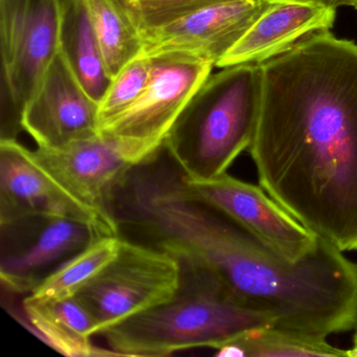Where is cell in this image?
Segmentation results:
<instances>
[{"instance_id":"cell-1","label":"cell","mask_w":357,"mask_h":357,"mask_svg":"<svg viewBox=\"0 0 357 357\" xmlns=\"http://www.w3.org/2000/svg\"><path fill=\"white\" fill-rule=\"evenodd\" d=\"M248 151L261 187L342 252L357 250V45L315 33L259 64Z\"/></svg>"},{"instance_id":"cell-2","label":"cell","mask_w":357,"mask_h":357,"mask_svg":"<svg viewBox=\"0 0 357 357\" xmlns=\"http://www.w3.org/2000/svg\"><path fill=\"white\" fill-rule=\"evenodd\" d=\"M267 326H275L271 317L238 302L216 275L181 264V285L170 301L100 335L119 356H168L189 349L216 350L248 330Z\"/></svg>"},{"instance_id":"cell-3","label":"cell","mask_w":357,"mask_h":357,"mask_svg":"<svg viewBox=\"0 0 357 357\" xmlns=\"http://www.w3.org/2000/svg\"><path fill=\"white\" fill-rule=\"evenodd\" d=\"M262 74L256 63L223 68L195 91L167 135L164 148L187 178L227 172L250 148L260 112Z\"/></svg>"},{"instance_id":"cell-4","label":"cell","mask_w":357,"mask_h":357,"mask_svg":"<svg viewBox=\"0 0 357 357\" xmlns=\"http://www.w3.org/2000/svg\"><path fill=\"white\" fill-rule=\"evenodd\" d=\"M60 20V0H0V139L24 130V107L59 54Z\"/></svg>"},{"instance_id":"cell-5","label":"cell","mask_w":357,"mask_h":357,"mask_svg":"<svg viewBox=\"0 0 357 357\" xmlns=\"http://www.w3.org/2000/svg\"><path fill=\"white\" fill-rule=\"evenodd\" d=\"M160 146L98 135L59 148L31 150L33 160L64 189L121 236L114 202L121 185L137 167L153 160Z\"/></svg>"},{"instance_id":"cell-6","label":"cell","mask_w":357,"mask_h":357,"mask_svg":"<svg viewBox=\"0 0 357 357\" xmlns=\"http://www.w3.org/2000/svg\"><path fill=\"white\" fill-rule=\"evenodd\" d=\"M181 264L172 255L122 238L118 256L77 298L98 323V334L170 301L178 290Z\"/></svg>"},{"instance_id":"cell-7","label":"cell","mask_w":357,"mask_h":357,"mask_svg":"<svg viewBox=\"0 0 357 357\" xmlns=\"http://www.w3.org/2000/svg\"><path fill=\"white\" fill-rule=\"evenodd\" d=\"M151 59V77L143 95L102 127L100 135L164 147L179 114L215 68L212 62L176 54Z\"/></svg>"},{"instance_id":"cell-8","label":"cell","mask_w":357,"mask_h":357,"mask_svg":"<svg viewBox=\"0 0 357 357\" xmlns=\"http://www.w3.org/2000/svg\"><path fill=\"white\" fill-rule=\"evenodd\" d=\"M183 181L194 197L227 215L289 260H300L317 248L319 237L261 185L257 187L227 173L204 181L183 175Z\"/></svg>"},{"instance_id":"cell-9","label":"cell","mask_w":357,"mask_h":357,"mask_svg":"<svg viewBox=\"0 0 357 357\" xmlns=\"http://www.w3.org/2000/svg\"><path fill=\"white\" fill-rule=\"evenodd\" d=\"M33 218H66L114 235L101 219L64 189L17 139H0V225Z\"/></svg>"},{"instance_id":"cell-10","label":"cell","mask_w":357,"mask_h":357,"mask_svg":"<svg viewBox=\"0 0 357 357\" xmlns=\"http://www.w3.org/2000/svg\"><path fill=\"white\" fill-rule=\"evenodd\" d=\"M22 123L39 148L62 147L100 135L99 103L58 54L24 107Z\"/></svg>"},{"instance_id":"cell-11","label":"cell","mask_w":357,"mask_h":357,"mask_svg":"<svg viewBox=\"0 0 357 357\" xmlns=\"http://www.w3.org/2000/svg\"><path fill=\"white\" fill-rule=\"evenodd\" d=\"M262 0H231L190 14L142 35L149 57L176 54L212 62L215 66L254 22Z\"/></svg>"},{"instance_id":"cell-12","label":"cell","mask_w":357,"mask_h":357,"mask_svg":"<svg viewBox=\"0 0 357 357\" xmlns=\"http://www.w3.org/2000/svg\"><path fill=\"white\" fill-rule=\"evenodd\" d=\"M337 8L331 0H262L256 20L216 68L268 61L303 39L331 30Z\"/></svg>"},{"instance_id":"cell-13","label":"cell","mask_w":357,"mask_h":357,"mask_svg":"<svg viewBox=\"0 0 357 357\" xmlns=\"http://www.w3.org/2000/svg\"><path fill=\"white\" fill-rule=\"evenodd\" d=\"M26 248L1 254L3 285L17 294L32 292L43 279L100 235L91 225L66 218H45Z\"/></svg>"},{"instance_id":"cell-14","label":"cell","mask_w":357,"mask_h":357,"mask_svg":"<svg viewBox=\"0 0 357 357\" xmlns=\"http://www.w3.org/2000/svg\"><path fill=\"white\" fill-rule=\"evenodd\" d=\"M59 54L84 91L100 103L112 77L84 0H60Z\"/></svg>"},{"instance_id":"cell-15","label":"cell","mask_w":357,"mask_h":357,"mask_svg":"<svg viewBox=\"0 0 357 357\" xmlns=\"http://www.w3.org/2000/svg\"><path fill=\"white\" fill-rule=\"evenodd\" d=\"M24 309L33 327L54 349L66 356L118 355L112 351L101 352L91 342V337L98 334V323L77 296L52 302L26 298Z\"/></svg>"},{"instance_id":"cell-16","label":"cell","mask_w":357,"mask_h":357,"mask_svg":"<svg viewBox=\"0 0 357 357\" xmlns=\"http://www.w3.org/2000/svg\"><path fill=\"white\" fill-rule=\"evenodd\" d=\"M216 356L342 357L348 350L336 348L326 336L277 326L248 330L217 348Z\"/></svg>"},{"instance_id":"cell-17","label":"cell","mask_w":357,"mask_h":357,"mask_svg":"<svg viewBox=\"0 0 357 357\" xmlns=\"http://www.w3.org/2000/svg\"><path fill=\"white\" fill-rule=\"evenodd\" d=\"M121 244V236L97 238L50 273L26 298L52 302L74 298L118 256Z\"/></svg>"},{"instance_id":"cell-18","label":"cell","mask_w":357,"mask_h":357,"mask_svg":"<svg viewBox=\"0 0 357 357\" xmlns=\"http://www.w3.org/2000/svg\"><path fill=\"white\" fill-rule=\"evenodd\" d=\"M99 38L110 76L114 78L143 52V39L121 0H84Z\"/></svg>"},{"instance_id":"cell-19","label":"cell","mask_w":357,"mask_h":357,"mask_svg":"<svg viewBox=\"0 0 357 357\" xmlns=\"http://www.w3.org/2000/svg\"><path fill=\"white\" fill-rule=\"evenodd\" d=\"M152 59L142 52L112 78L99 103L100 129L122 116L143 95L151 77Z\"/></svg>"},{"instance_id":"cell-20","label":"cell","mask_w":357,"mask_h":357,"mask_svg":"<svg viewBox=\"0 0 357 357\" xmlns=\"http://www.w3.org/2000/svg\"><path fill=\"white\" fill-rule=\"evenodd\" d=\"M225 1L231 0H121L141 36L204 8Z\"/></svg>"},{"instance_id":"cell-21","label":"cell","mask_w":357,"mask_h":357,"mask_svg":"<svg viewBox=\"0 0 357 357\" xmlns=\"http://www.w3.org/2000/svg\"><path fill=\"white\" fill-rule=\"evenodd\" d=\"M348 356L357 357V328L356 333L354 334V337H353L352 347H351L350 350H348Z\"/></svg>"},{"instance_id":"cell-22","label":"cell","mask_w":357,"mask_h":357,"mask_svg":"<svg viewBox=\"0 0 357 357\" xmlns=\"http://www.w3.org/2000/svg\"><path fill=\"white\" fill-rule=\"evenodd\" d=\"M340 6H348V7H352L357 10V0H340Z\"/></svg>"},{"instance_id":"cell-23","label":"cell","mask_w":357,"mask_h":357,"mask_svg":"<svg viewBox=\"0 0 357 357\" xmlns=\"http://www.w3.org/2000/svg\"><path fill=\"white\" fill-rule=\"evenodd\" d=\"M332 3H335L337 7H340V0H331Z\"/></svg>"}]
</instances>
